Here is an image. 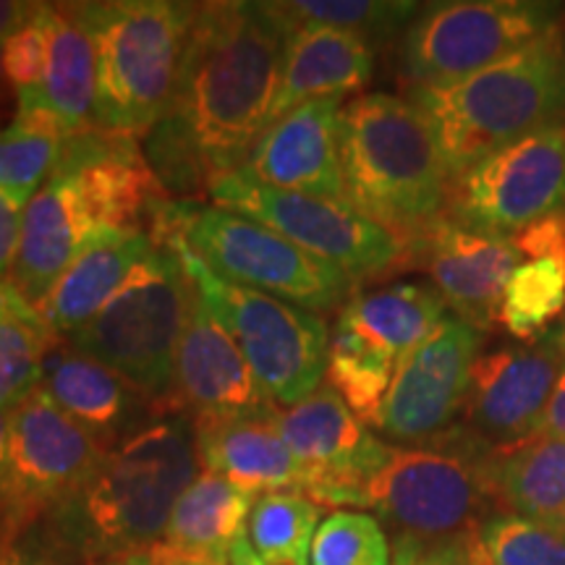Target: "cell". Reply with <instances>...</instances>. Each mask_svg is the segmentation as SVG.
I'll return each mask as SVG.
<instances>
[{"mask_svg":"<svg viewBox=\"0 0 565 565\" xmlns=\"http://www.w3.org/2000/svg\"><path fill=\"white\" fill-rule=\"evenodd\" d=\"M175 398L192 424L275 412L242 349L215 320L192 282L186 324L175 356Z\"/></svg>","mask_w":565,"mask_h":565,"instance_id":"19","label":"cell"},{"mask_svg":"<svg viewBox=\"0 0 565 565\" xmlns=\"http://www.w3.org/2000/svg\"><path fill=\"white\" fill-rule=\"evenodd\" d=\"M150 236L154 244L181 242L221 278L315 315L343 309L356 294V282L335 265L215 204L166 200L154 210Z\"/></svg>","mask_w":565,"mask_h":565,"instance_id":"7","label":"cell"},{"mask_svg":"<svg viewBox=\"0 0 565 565\" xmlns=\"http://www.w3.org/2000/svg\"><path fill=\"white\" fill-rule=\"evenodd\" d=\"M68 137L51 110L17 108L13 124L0 129V189L30 202L51 179Z\"/></svg>","mask_w":565,"mask_h":565,"instance_id":"32","label":"cell"},{"mask_svg":"<svg viewBox=\"0 0 565 565\" xmlns=\"http://www.w3.org/2000/svg\"><path fill=\"white\" fill-rule=\"evenodd\" d=\"M47 68L40 89L19 97L17 108H45L66 126L71 137L95 129L97 53L95 40L76 3H51Z\"/></svg>","mask_w":565,"mask_h":565,"instance_id":"26","label":"cell"},{"mask_svg":"<svg viewBox=\"0 0 565 565\" xmlns=\"http://www.w3.org/2000/svg\"><path fill=\"white\" fill-rule=\"evenodd\" d=\"M92 238L97 236L82 215L71 186L58 173H51L26 204L21 242L6 280L30 307L40 309Z\"/></svg>","mask_w":565,"mask_h":565,"instance_id":"22","label":"cell"},{"mask_svg":"<svg viewBox=\"0 0 565 565\" xmlns=\"http://www.w3.org/2000/svg\"><path fill=\"white\" fill-rule=\"evenodd\" d=\"M565 207V124L536 131L479 160L450 183L445 215L511 238Z\"/></svg>","mask_w":565,"mask_h":565,"instance_id":"13","label":"cell"},{"mask_svg":"<svg viewBox=\"0 0 565 565\" xmlns=\"http://www.w3.org/2000/svg\"><path fill=\"white\" fill-rule=\"evenodd\" d=\"M511 242L524 259L565 257V207L526 225L524 231L511 236Z\"/></svg>","mask_w":565,"mask_h":565,"instance_id":"40","label":"cell"},{"mask_svg":"<svg viewBox=\"0 0 565 565\" xmlns=\"http://www.w3.org/2000/svg\"><path fill=\"white\" fill-rule=\"evenodd\" d=\"M291 32L273 3H196L166 121L210 186L242 171L270 126Z\"/></svg>","mask_w":565,"mask_h":565,"instance_id":"1","label":"cell"},{"mask_svg":"<svg viewBox=\"0 0 565 565\" xmlns=\"http://www.w3.org/2000/svg\"><path fill=\"white\" fill-rule=\"evenodd\" d=\"M498 450L466 427H450L433 440L391 445L385 463L362 492V508H372L401 540L422 545L477 532L500 513L494 490Z\"/></svg>","mask_w":565,"mask_h":565,"instance_id":"6","label":"cell"},{"mask_svg":"<svg viewBox=\"0 0 565 565\" xmlns=\"http://www.w3.org/2000/svg\"><path fill=\"white\" fill-rule=\"evenodd\" d=\"M448 315V307L433 286L391 282V286L353 294L338 320L349 322L353 330L404 362Z\"/></svg>","mask_w":565,"mask_h":565,"instance_id":"28","label":"cell"},{"mask_svg":"<svg viewBox=\"0 0 565 565\" xmlns=\"http://www.w3.org/2000/svg\"><path fill=\"white\" fill-rule=\"evenodd\" d=\"M51 3H38L34 13L3 42L6 79L13 95L30 97L40 89L47 68V40H51Z\"/></svg>","mask_w":565,"mask_h":565,"instance_id":"38","label":"cell"},{"mask_svg":"<svg viewBox=\"0 0 565 565\" xmlns=\"http://www.w3.org/2000/svg\"><path fill=\"white\" fill-rule=\"evenodd\" d=\"M108 450L42 387L26 395L11 412V492L3 532L30 529L38 515L74 498Z\"/></svg>","mask_w":565,"mask_h":565,"instance_id":"12","label":"cell"},{"mask_svg":"<svg viewBox=\"0 0 565 565\" xmlns=\"http://www.w3.org/2000/svg\"><path fill=\"white\" fill-rule=\"evenodd\" d=\"M542 435L563 437L565 440V366H563V372L557 374L553 395H550L545 422H542Z\"/></svg>","mask_w":565,"mask_h":565,"instance_id":"43","label":"cell"},{"mask_svg":"<svg viewBox=\"0 0 565 565\" xmlns=\"http://www.w3.org/2000/svg\"><path fill=\"white\" fill-rule=\"evenodd\" d=\"M490 565H565V529L529 521L515 513H494L477 529Z\"/></svg>","mask_w":565,"mask_h":565,"instance_id":"36","label":"cell"},{"mask_svg":"<svg viewBox=\"0 0 565 565\" xmlns=\"http://www.w3.org/2000/svg\"><path fill=\"white\" fill-rule=\"evenodd\" d=\"M11 492V412L0 408V511H6Z\"/></svg>","mask_w":565,"mask_h":565,"instance_id":"44","label":"cell"},{"mask_svg":"<svg viewBox=\"0 0 565 565\" xmlns=\"http://www.w3.org/2000/svg\"><path fill=\"white\" fill-rule=\"evenodd\" d=\"M414 565H490L479 545L477 532L454 536V540L435 542V545H422L416 542Z\"/></svg>","mask_w":565,"mask_h":565,"instance_id":"41","label":"cell"},{"mask_svg":"<svg viewBox=\"0 0 565 565\" xmlns=\"http://www.w3.org/2000/svg\"><path fill=\"white\" fill-rule=\"evenodd\" d=\"M24 200L13 196L0 189V273L13 265L19 242H21V225H24Z\"/></svg>","mask_w":565,"mask_h":565,"instance_id":"42","label":"cell"},{"mask_svg":"<svg viewBox=\"0 0 565 565\" xmlns=\"http://www.w3.org/2000/svg\"><path fill=\"white\" fill-rule=\"evenodd\" d=\"M61 341L9 280H0V408L13 412L42 383L51 345Z\"/></svg>","mask_w":565,"mask_h":565,"instance_id":"30","label":"cell"},{"mask_svg":"<svg viewBox=\"0 0 565 565\" xmlns=\"http://www.w3.org/2000/svg\"><path fill=\"white\" fill-rule=\"evenodd\" d=\"M374 74V47L333 26H296L282 55L280 87L270 124L312 100H343L366 87Z\"/></svg>","mask_w":565,"mask_h":565,"instance_id":"23","label":"cell"},{"mask_svg":"<svg viewBox=\"0 0 565 565\" xmlns=\"http://www.w3.org/2000/svg\"><path fill=\"white\" fill-rule=\"evenodd\" d=\"M322 508L303 492H267L254 500L246 540L263 561L307 563Z\"/></svg>","mask_w":565,"mask_h":565,"instance_id":"34","label":"cell"},{"mask_svg":"<svg viewBox=\"0 0 565 565\" xmlns=\"http://www.w3.org/2000/svg\"><path fill=\"white\" fill-rule=\"evenodd\" d=\"M196 475L192 419L158 416L108 450L89 482L51 511V540L87 563L150 550L162 540L175 503Z\"/></svg>","mask_w":565,"mask_h":565,"instance_id":"2","label":"cell"},{"mask_svg":"<svg viewBox=\"0 0 565 565\" xmlns=\"http://www.w3.org/2000/svg\"><path fill=\"white\" fill-rule=\"evenodd\" d=\"M6 68H3V45H0V92H3V87H6Z\"/></svg>","mask_w":565,"mask_h":565,"instance_id":"51","label":"cell"},{"mask_svg":"<svg viewBox=\"0 0 565 565\" xmlns=\"http://www.w3.org/2000/svg\"><path fill=\"white\" fill-rule=\"evenodd\" d=\"M565 309V257L524 259L505 286L500 322L519 341H540Z\"/></svg>","mask_w":565,"mask_h":565,"instance_id":"33","label":"cell"},{"mask_svg":"<svg viewBox=\"0 0 565 565\" xmlns=\"http://www.w3.org/2000/svg\"><path fill=\"white\" fill-rule=\"evenodd\" d=\"M291 30L296 26H333V30L351 32L370 45H383L406 32L419 6L408 0H296V3H273Z\"/></svg>","mask_w":565,"mask_h":565,"instance_id":"35","label":"cell"},{"mask_svg":"<svg viewBox=\"0 0 565 565\" xmlns=\"http://www.w3.org/2000/svg\"><path fill=\"white\" fill-rule=\"evenodd\" d=\"M343 202L408 249L450 200V173L435 134L408 97L359 95L338 116Z\"/></svg>","mask_w":565,"mask_h":565,"instance_id":"3","label":"cell"},{"mask_svg":"<svg viewBox=\"0 0 565 565\" xmlns=\"http://www.w3.org/2000/svg\"><path fill=\"white\" fill-rule=\"evenodd\" d=\"M500 511L565 529V440L540 435L494 463Z\"/></svg>","mask_w":565,"mask_h":565,"instance_id":"29","label":"cell"},{"mask_svg":"<svg viewBox=\"0 0 565 565\" xmlns=\"http://www.w3.org/2000/svg\"><path fill=\"white\" fill-rule=\"evenodd\" d=\"M87 565H160V563H158V553H154V547H150V550H139V553L103 557V561H92Z\"/></svg>","mask_w":565,"mask_h":565,"instance_id":"47","label":"cell"},{"mask_svg":"<svg viewBox=\"0 0 565 565\" xmlns=\"http://www.w3.org/2000/svg\"><path fill=\"white\" fill-rule=\"evenodd\" d=\"M408 100L456 181L492 152L565 124V30L555 26L466 79L412 87Z\"/></svg>","mask_w":565,"mask_h":565,"instance_id":"4","label":"cell"},{"mask_svg":"<svg viewBox=\"0 0 565 565\" xmlns=\"http://www.w3.org/2000/svg\"><path fill=\"white\" fill-rule=\"evenodd\" d=\"M189 303L192 280L186 267L171 246L158 244L68 343L129 380L154 416L181 414L175 398V356Z\"/></svg>","mask_w":565,"mask_h":565,"instance_id":"8","label":"cell"},{"mask_svg":"<svg viewBox=\"0 0 565 565\" xmlns=\"http://www.w3.org/2000/svg\"><path fill=\"white\" fill-rule=\"evenodd\" d=\"M42 391L71 419L87 427L108 448L124 440L126 429L141 416H154L147 398L100 359L74 349L68 341H55L42 366ZM158 419V416H154Z\"/></svg>","mask_w":565,"mask_h":565,"instance_id":"21","label":"cell"},{"mask_svg":"<svg viewBox=\"0 0 565 565\" xmlns=\"http://www.w3.org/2000/svg\"><path fill=\"white\" fill-rule=\"evenodd\" d=\"M38 3H24V0H0V45L11 38L19 26L34 13Z\"/></svg>","mask_w":565,"mask_h":565,"instance_id":"45","label":"cell"},{"mask_svg":"<svg viewBox=\"0 0 565 565\" xmlns=\"http://www.w3.org/2000/svg\"><path fill=\"white\" fill-rule=\"evenodd\" d=\"M68 183L95 236L105 231H147L166 202L162 183L139 150V141L105 129L68 137L55 171ZM150 233V231H147Z\"/></svg>","mask_w":565,"mask_h":565,"instance_id":"16","label":"cell"},{"mask_svg":"<svg viewBox=\"0 0 565 565\" xmlns=\"http://www.w3.org/2000/svg\"><path fill=\"white\" fill-rule=\"evenodd\" d=\"M154 246L147 231H105L92 238L40 307L42 320L61 341H68L116 296Z\"/></svg>","mask_w":565,"mask_h":565,"instance_id":"25","label":"cell"},{"mask_svg":"<svg viewBox=\"0 0 565 565\" xmlns=\"http://www.w3.org/2000/svg\"><path fill=\"white\" fill-rule=\"evenodd\" d=\"M563 9L540 0H450L414 17L401 42V76L435 87L477 74L561 26Z\"/></svg>","mask_w":565,"mask_h":565,"instance_id":"10","label":"cell"},{"mask_svg":"<svg viewBox=\"0 0 565 565\" xmlns=\"http://www.w3.org/2000/svg\"><path fill=\"white\" fill-rule=\"evenodd\" d=\"M398 364L401 362L393 353L380 349L370 338L353 330L349 322L335 320L330 330L324 377L366 427H374L377 422Z\"/></svg>","mask_w":565,"mask_h":565,"instance_id":"31","label":"cell"},{"mask_svg":"<svg viewBox=\"0 0 565 565\" xmlns=\"http://www.w3.org/2000/svg\"><path fill=\"white\" fill-rule=\"evenodd\" d=\"M343 103H303L267 126L242 168L249 179L286 192L343 200L338 116Z\"/></svg>","mask_w":565,"mask_h":565,"instance_id":"20","label":"cell"},{"mask_svg":"<svg viewBox=\"0 0 565 565\" xmlns=\"http://www.w3.org/2000/svg\"><path fill=\"white\" fill-rule=\"evenodd\" d=\"M228 563L231 565H307V563H270V561H263L257 553H254V547L249 545V540H238L236 545L231 547V555H228Z\"/></svg>","mask_w":565,"mask_h":565,"instance_id":"46","label":"cell"},{"mask_svg":"<svg viewBox=\"0 0 565 565\" xmlns=\"http://www.w3.org/2000/svg\"><path fill=\"white\" fill-rule=\"evenodd\" d=\"M0 565H68L66 553L55 545L51 536L21 532L0 534Z\"/></svg>","mask_w":565,"mask_h":565,"instance_id":"39","label":"cell"},{"mask_svg":"<svg viewBox=\"0 0 565 565\" xmlns=\"http://www.w3.org/2000/svg\"><path fill=\"white\" fill-rule=\"evenodd\" d=\"M254 494L215 471H200L175 503L160 545L181 557L228 561L231 547L249 532Z\"/></svg>","mask_w":565,"mask_h":565,"instance_id":"27","label":"cell"},{"mask_svg":"<svg viewBox=\"0 0 565 565\" xmlns=\"http://www.w3.org/2000/svg\"><path fill=\"white\" fill-rule=\"evenodd\" d=\"M565 359L547 341L505 345L477 359L466 398V429L498 454L542 435Z\"/></svg>","mask_w":565,"mask_h":565,"instance_id":"17","label":"cell"},{"mask_svg":"<svg viewBox=\"0 0 565 565\" xmlns=\"http://www.w3.org/2000/svg\"><path fill=\"white\" fill-rule=\"evenodd\" d=\"M196 454L204 469L244 492H301V469L278 427V408L242 419L194 424Z\"/></svg>","mask_w":565,"mask_h":565,"instance_id":"24","label":"cell"},{"mask_svg":"<svg viewBox=\"0 0 565 565\" xmlns=\"http://www.w3.org/2000/svg\"><path fill=\"white\" fill-rule=\"evenodd\" d=\"M542 341H547L565 359V309H563L561 320H557L553 328H550V333L542 338Z\"/></svg>","mask_w":565,"mask_h":565,"instance_id":"50","label":"cell"},{"mask_svg":"<svg viewBox=\"0 0 565 565\" xmlns=\"http://www.w3.org/2000/svg\"><path fill=\"white\" fill-rule=\"evenodd\" d=\"M414 557H416V542L414 540H401L395 542V550H393V565H414Z\"/></svg>","mask_w":565,"mask_h":565,"instance_id":"49","label":"cell"},{"mask_svg":"<svg viewBox=\"0 0 565 565\" xmlns=\"http://www.w3.org/2000/svg\"><path fill=\"white\" fill-rule=\"evenodd\" d=\"M309 565H393V550L374 515L343 508L317 526Z\"/></svg>","mask_w":565,"mask_h":565,"instance_id":"37","label":"cell"},{"mask_svg":"<svg viewBox=\"0 0 565 565\" xmlns=\"http://www.w3.org/2000/svg\"><path fill=\"white\" fill-rule=\"evenodd\" d=\"M210 200L215 207L267 225L303 252L335 265L353 282L393 273L408 259V246L398 236L343 200L286 192L242 171L212 183Z\"/></svg>","mask_w":565,"mask_h":565,"instance_id":"11","label":"cell"},{"mask_svg":"<svg viewBox=\"0 0 565 565\" xmlns=\"http://www.w3.org/2000/svg\"><path fill=\"white\" fill-rule=\"evenodd\" d=\"M162 246L179 254L196 294L242 349L275 406H296L322 385L330 345L322 315L221 278L181 242Z\"/></svg>","mask_w":565,"mask_h":565,"instance_id":"9","label":"cell"},{"mask_svg":"<svg viewBox=\"0 0 565 565\" xmlns=\"http://www.w3.org/2000/svg\"><path fill=\"white\" fill-rule=\"evenodd\" d=\"M154 553H158V563L160 565H228V561H200V557H181L171 553L160 545H154Z\"/></svg>","mask_w":565,"mask_h":565,"instance_id":"48","label":"cell"},{"mask_svg":"<svg viewBox=\"0 0 565 565\" xmlns=\"http://www.w3.org/2000/svg\"><path fill=\"white\" fill-rule=\"evenodd\" d=\"M97 53V129L145 137L173 108L196 3H76Z\"/></svg>","mask_w":565,"mask_h":565,"instance_id":"5","label":"cell"},{"mask_svg":"<svg viewBox=\"0 0 565 565\" xmlns=\"http://www.w3.org/2000/svg\"><path fill=\"white\" fill-rule=\"evenodd\" d=\"M484 333L448 315L395 370L374 429L414 445L448 433L466 408L471 372L482 356Z\"/></svg>","mask_w":565,"mask_h":565,"instance_id":"15","label":"cell"},{"mask_svg":"<svg viewBox=\"0 0 565 565\" xmlns=\"http://www.w3.org/2000/svg\"><path fill=\"white\" fill-rule=\"evenodd\" d=\"M278 427L301 469V492L317 505L362 508V492L385 463L380 440L328 383L296 406L278 408Z\"/></svg>","mask_w":565,"mask_h":565,"instance_id":"14","label":"cell"},{"mask_svg":"<svg viewBox=\"0 0 565 565\" xmlns=\"http://www.w3.org/2000/svg\"><path fill=\"white\" fill-rule=\"evenodd\" d=\"M433 278L445 307L477 330L500 322L505 286L515 267L524 263L511 238L469 228L443 215L408 249Z\"/></svg>","mask_w":565,"mask_h":565,"instance_id":"18","label":"cell"}]
</instances>
